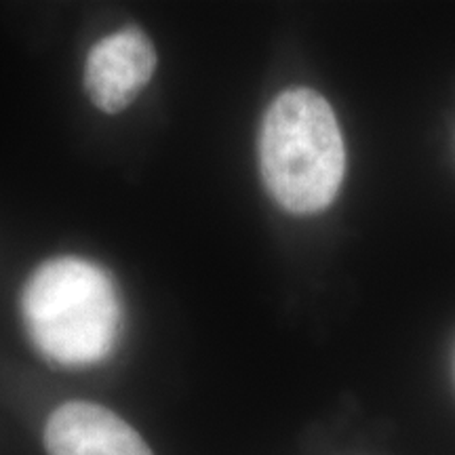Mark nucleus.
<instances>
[{
	"label": "nucleus",
	"instance_id": "1",
	"mask_svg": "<svg viewBox=\"0 0 455 455\" xmlns=\"http://www.w3.org/2000/svg\"><path fill=\"white\" fill-rule=\"evenodd\" d=\"M266 190L293 215L325 212L338 196L346 148L338 116L316 91L293 87L268 106L259 131Z\"/></svg>",
	"mask_w": 455,
	"mask_h": 455
},
{
	"label": "nucleus",
	"instance_id": "2",
	"mask_svg": "<svg viewBox=\"0 0 455 455\" xmlns=\"http://www.w3.org/2000/svg\"><path fill=\"white\" fill-rule=\"evenodd\" d=\"M30 339L44 358L87 367L110 355L121 333V299L110 275L81 258L43 264L21 298Z\"/></svg>",
	"mask_w": 455,
	"mask_h": 455
},
{
	"label": "nucleus",
	"instance_id": "3",
	"mask_svg": "<svg viewBox=\"0 0 455 455\" xmlns=\"http://www.w3.org/2000/svg\"><path fill=\"white\" fill-rule=\"evenodd\" d=\"M156 70V49L140 28L127 26L101 38L84 64L89 100L108 114L123 112Z\"/></svg>",
	"mask_w": 455,
	"mask_h": 455
},
{
	"label": "nucleus",
	"instance_id": "4",
	"mask_svg": "<svg viewBox=\"0 0 455 455\" xmlns=\"http://www.w3.org/2000/svg\"><path fill=\"white\" fill-rule=\"evenodd\" d=\"M44 445L49 455H152L124 419L83 401L55 409L44 430Z\"/></svg>",
	"mask_w": 455,
	"mask_h": 455
}]
</instances>
